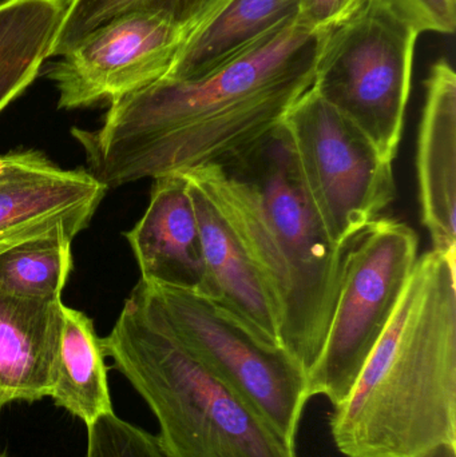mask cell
I'll return each mask as SVG.
<instances>
[{
    "instance_id": "obj_1",
    "label": "cell",
    "mask_w": 456,
    "mask_h": 457,
    "mask_svg": "<svg viewBox=\"0 0 456 457\" xmlns=\"http://www.w3.org/2000/svg\"><path fill=\"white\" fill-rule=\"evenodd\" d=\"M326 34L296 21L203 77L161 79L112 102L101 128L71 129L88 173L114 189L224 165L312 87Z\"/></svg>"
},
{
    "instance_id": "obj_2",
    "label": "cell",
    "mask_w": 456,
    "mask_h": 457,
    "mask_svg": "<svg viewBox=\"0 0 456 457\" xmlns=\"http://www.w3.org/2000/svg\"><path fill=\"white\" fill-rule=\"evenodd\" d=\"M329 426L345 457H425L456 445V249L418 258Z\"/></svg>"
},
{
    "instance_id": "obj_3",
    "label": "cell",
    "mask_w": 456,
    "mask_h": 457,
    "mask_svg": "<svg viewBox=\"0 0 456 457\" xmlns=\"http://www.w3.org/2000/svg\"><path fill=\"white\" fill-rule=\"evenodd\" d=\"M221 212L261 273L280 345L310 376L336 306L347 244L331 241L303 187L283 123L221 166L185 174Z\"/></svg>"
},
{
    "instance_id": "obj_4",
    "label": "cell",
    "mask_w": 456,
    "mask_h": 457,
    "mask_svg": "<svg viewBox=\"0 0 456 457\" xmlns=\"http://www.w3.org/2000/svg\"><path fill=\"white\" fill-rule=\"evenodd\" d=\"M101 345L154 413L163 457H297L296 445L200 361L136 289Z\"/></svg>"
},
{
    "instance_id": "obj_5",
    "label": "cell",
    "mask_w": 456,
    "mask_h": 457,
    "mask_svg": "<svg viewBox=\"0 0 456 457\" xmlns=\"http://www.w3.org/2000/svg\"><path fill=\"white\" fill-rule=\"evenodd\" d=\"M417 31L379 0L327 29L312 88L395 160L411 91Z\"/></svg>"
},
{
    "instance_id": "obj_6",
    "label": "cell",
    "mask_w": 456,
    "mask_h": 457,
    "mask_svg": "<svg viewBox=\"0 0 456 457\" xmlns=\"http://www.w3.org/2000/svg\"><path fill=\"white\" fill-rule=\"evenodd\" d=\"M414 228L379 219L348 241L342 285L323 351L308 376L310 396L344 402L390 324L418 261Z\"/></svg>"
},
{
    "instance_id": "obj_7",
    "label": "cell",
    "mask_w": 456,
    "mask_h": 457,
    "mask_svg": "<svg viewBox=\"0 0 456 457\" xmlns=\"http://www.w3.org/2000/svg\"><path fill=\"white\" fill-rule=\"evenodd\" d=\"M134 289L200 361L296 445L310 386L307 372L286 349L260 343L197 293L142 279Z\"/></svg>"
},
{
    "instance_id": "obj_8",
    "label": "cell",
    "mask_w": 456,
    "mask_h": 457,
    "mask_svg": "<svg viewBox=\"0 0 456 457\" xmlns=\"http://www.w3.org/2000/svg\"><path fill=\"white\" fill-rule=\"evenodd\" d=\"M283 125L303 187L334 244H347L395 200L393 161L312 87Z\"/></svg>"
},
{
    "instance_id": "obj_9",
    "label": "cell",
    "mask_w": 456,
    "mask_h": 457,
    "mask_svg": "<svg viewBox=\"0 0 456 457\" xmlns=\"http://www.w3.org/2000/svg\"><path fill=\"white\" fill-rule=\"evenodd\" d=\"M187 35L147 13L102 24L46 71L58 90V109L112 104L163 79Z\"/></svg>"
},
{
    "instance_id": "obj_10",
    "label": "cell",
    "mask_w": 456,
    "mask_h": 457,
    "mask_svg": "<svg viewBox=\"0 0 456 457\" xmlns=\"http://www.w3.org/2000/svg\"><path fill=\"white\" fill-rule=\"evenodd\" d=\"M205 260L200 295L243 325L257 341L281 348L280 317L259 269L200 185L187 176Z\"/></svg>"
},
{
    "instance_id": "obj_11",
    "label": "cell",
    "mask_w": 456,
    "mask_h": 457,
    "mask_svg": "<svg viewBox=\"0 0 456 457\" xmlns=\"http://www.w3.org/2000/svg\"><path fill=\"white\" fill-rule=\"evenodd\" d=\"M123 236L142 281L203 293V239L185 174L155 179L144 216Z\"/></svg>"
},
{
    "instance_id": "obj_12",
    "label": "cell",
    "mask_w": 456,
    "mask_h": 457,
    "mask_svg": "<svg viewBox=\"0 0 456 457\" xmlns=\"http://www.w3.org/2000/svg\"><path fill=\"white\" fill-rule=\"evenodd\" d=\"M418 185L422 224L433 250L456 249V74L446 59L431 67L418 134Z\"/></svg>"
},
{
    "instance_id": "obj_13",
    "label": "cell",
    "mask_w": 456,
    "mask_h": 457,
    "mask_svg": "<svg viewBox=\"0 0 456 457\" xmlns=\"http://www.w3.org/2000/svg\"><path fill=\"white\" fill-rule=\"evenodd\" d=\"M107 187L86 169L54 165L0 184V254L29 239L69 228L75 236L90 224Z\"/></svg>"
},
{
    "instance_id": "obj_14",
    "label": "cell",
    "mask_w": 456,
    "mask_h": 457,
    "mask_svg": "<svg viewBox=\"0 0 456 457\" xmlns=\"http://www.w3.org/2000/svg\"><path fill=\"white\" fill-rule=\"evenodd\" d=\"M61 298L0 290V408L50 397L63 327Z\"/></svg>"
},
{
    "instance_id": "obj_15",
    "label": "cell",
    "mask_w": 456,
    "mask_h": 457,
    "mask_svg": "<svg viewBox=\"0 0 456 457\" xmlns=\"http://www.w3.org/2000/svg\"><path fill=\"white\" fill-rule=\"evenodd\" d=\"M300 0H221L187 32L163 79L192 80L224 66L299 16Z\"/></svg>"
},
{
    "instance_id": "obj_16",
    "label": "cell",
    "mask_w": 456,
    "mask_h": 457,
    "mask_svg": "<svg viewBox=\"0 0 456 457\" xmlns=\"http://www.w3.org/2000/svg\"><path fill=\"white\" fill-rule=\"evenodd\" d=\"M50 397L86 427L114 412L101 338L93 320L66 305Z\"/></svg>"
},
{
    "instance_id": "obj_17",
    "label": "cell",
    "mask_w": 456,
    "mask_h": 457,
    "mask_svg": "<svg viewBox=\"0 0 456 457\" xmlns=\"http://www.w3.org/2000/svg\"><path fill=\"white\" fill-rule=\"evenodd\" d=\"M67 0H0V112L39 75Z\"/></svg>"
},
{
    "instance_id": "obj_18",
    "label": "cell",
    "mask_w": 456,
    "mask_h": 457,
    "mask_svg": "<svg viewBox=\"0 0 456 457\" xmlns=\"http://www.w3.org/2000/svg\"><path fill=\"white\" fill-rule=\"evenodd\" d=\"M217 0H67L66 11L47 51V59L66 55L83 37L102 24L129 15L158 16L189 32Z\"/></svg>"
},
{
    "instance_id": "obj_19",
    "label": "cell",
    "mask_w": 456,
    "mask_h": 457,
    "mask_svg": "<svg viewBox=\"0 0 456 457\" xmlns=\"http://www.w3.org/2000/svg\"><path fill=\"white\" fill-rule=\"evenodd\" d=\"M75 234L59 228L0 254V290L24 297L61 298L72 270Z\"/></svg>"
},
{
    "instance_id": "obj_20",
    "label": "cell",
    "mask_w": 456,
    "mask_h": 457,
    "mask_svg": "<svg viewBox=\"0 0 456 457\" xmlns=\"http://www.w3.org/2000/svg\"><path fill=\"white\" fill-rule=\"evenodd\" d=\"M87 457H163L149 432L118 418L114 412L87 426Z\"/></svg>"
},
{
    "instance_id": "obj_21",
    "label": "cell",
    "mask_w": 456,
    "mask_h": 457,
    "mask_svg": "<svg viewBox=\"0 0 456 457\" xmlns=\"http://www.w3.org/2000/svg\"><path fill=\"white\" fill-rule=\"evenodd\" d=\"M418 34H454L456 0H379Z\"/></svg>"
},
{
    "instance_id": "obj_22",
    "label": "cell",
    "mask_w": 456,
    "mask_h": 457,
    "mask_svg": "<svg viewBox=\"0 0 456 457\" xmlns=\"http://www.w3.org/2000/svg\"><path fill=\"white\" fill-rule=\"evenodd\" d=\"M361 0H300L297 21L312 31H326L350 15Z\"/></svg>"
},
{
    "instance_id": "obj_23",
    "label": "cell",
    "mask_w": 456,
    "mask_h": 457,
    "mask_svg": "<svg viewBox=\"0 0 456 457\" xmlns=\"http://www.w3.org/2000/svg\"><path fill=\"white\" fill-rule=\"evenodd\" d=\"M55 163L51 162L46 154L35 150H24V152L8 153L0 155V184L27 176V174L37 173L47 170Z\"/></svg>"
},
{
    "instance_id": "obj_24",
    "label": "cell",
    "mask_w": 456,
    "mask_h": 457,
    "mask_svg": "<svg viewBox=\"0 0 456 457\" xmlns=\"http://www.w3.org/2000/svg\"><path fill=\"white\" fill-rule=\"evenodd\" d=\"M425 457H456V445H439V447L428 453Z\"/></svg>"
},
{
    "instance_id": "obj_25",
    "label": "cell",
    "mask_w": 456,
    "mask_h": 457,
    "mask_svg": "<svg viewBox=\"0 0 456 457\" xmlns=\"http://www.w3.org/2000/svg\"><path fill=\"white\" fill-rule=\"evenodd\" d=\"M220 2H221V0H217V3H216V4H214V7H216V5L219 4ZM213 8H211V10H213Z\"/></svg>"
},
{
    "instance_id": "obj_26",
    "label": "cell",
    "mask_w": 456,
    "mask_h": 457,
    "mask_svg": "<svg viewBox=\"0 0 456 457\" xmlns=\"http://www.w3.org/2000/svg\"><path fill=\"white\" fill-rule=\"evenodd\" d=\"M0 457H5L4 455H0Z\"/></svg>"
}]
</instances>
